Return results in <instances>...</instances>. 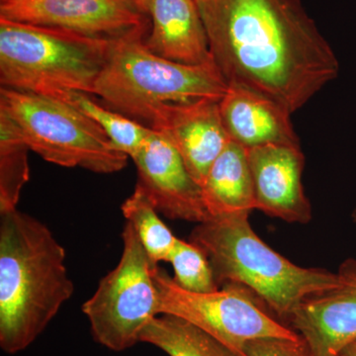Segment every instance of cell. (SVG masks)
I'll use <instances>...</instances> for the list:
<instances>
[{
	"label": "cell",
	"instance_id": "obj_4",
	"mask_svg": "<svg viewBox=\"0 0 356 356\" xmlns=\"http://www.w3.org/2000/svg\"><path fill=\"white\" fill-rule=\"evenodd\" d=\"M113 41L0 18V84L58 100L93 95Z\"/></svg>",
	"mask_w": 356,
	"mask_h": 356
},
{
	"label": "cell",
	"instance_id": "obj_9",
	"mask_svg": "<svg viewBox=\"0 0 356 356\" xmlns=\"http://www.w3.org/2000/svg\"><path fill=\"white\" fill-rule=\"evenodd\" d=\"M0 18L106 40L147 33L151 25L129 0H9L0 3Z\"/></svg>",
	"mask_w": 356,
	"mask_h": 356
},
{
	"label": "cell",
	"instance_id": "obj_6",
	"mask_svg": "<svg viewBox=\"0 0 356 356\" xmlns=\"http://www.w3.org/2000/svg\"><path fill=\"white\" fill-rule=\"evenodd\" d=\"M0 112L15 124L30 151L49 163L99 175L121 172L127 154L69 103L0 88Z\"/></svg>",
	"mask_w": 356,
	"mask_h": 356
},
{
	"label": "cell",
	"instance_id": "obj_5",
	"mask_svg": "<svg viewBox=\"0 0 356 356\" xmlns=\"http://www.w3.org/2000/svg\"><path fill=\"white\" fill-rule=\"evenodd\" d=\"M147 35L136 33L112 42L93 93L108 108L149 126L161 105L226 95L229 84L214 62L191 65L159 57L147 48Z\"/></svg>",
	"mask_w": 356,
	"mask_h": 356
},
{
	"label": "cell",
	"instance_id": "obj_17",
	"mask_svg": "<svg viewBox=\"0 0 356 356\" xmlns=\"http://www.w3.org/2000/svg\"><path fill=\"white\" fill-rule=\"evenodd\" d=\"M140 343L152 344L170 356H238L196 325L166 314L147 323Z\"/></svg>",
	"mask_w": 356,
	"mask_h": 356
},
{
	"label": "cell",
	"instance_id": "obj_23",
	"mask_svg": "<svg viewBox=\"0 0 356 356\" xmlns=\"http://www.w3.org/2000/svg\"><path fill=\"white\" fill-rule=\"evenodd\" d=\"M131 3L133 4L140 13L145 14V15L147 16V13H149V2L151 0H129Z\"/></svg>",
	"mask_w": 356,
	"mask_h": 356
},
{
	"label": "cell",
	"instance_id": "obj_22",
	"mask_svg": "<svg viewBox=\"0 0 356 356\" xmlns=\"http://www.w3.org/2000/svg\"><path fill=\"white\" fill-rule=\"evenodd\" d=\"M245 356H311L305 341L299 339L261 337L248 341L245 346Z\"/></svg>",
	"mask_w": 356,
	"mask_h": 356
},
{
	"label": "cell",
	"instance_id": "obj_1",
	"mask_svg": "<svg viewBox=\"0 0 356 356\" xmlns=\"http://www.w3.org/2000/svg\"><path fill=\"white\" fill-rule=\"evenodd\" d=\"M211 55L229 86L290 113L337 79L339 60L300 0H196Z\"/></svg>",
	"mask_w": 356,
	"mask_h": 356
},
{
	"label": "cell",
	"instance_id": "obj_16",
	"mask_svg": "<svg viewBox=\"0 0 356 356\" xmlns=\"http://www.w3.org/2000/svg\"><path fill=\"white\" fill-rule=\"evenodd\" d=\"M201 189L211 218L250 214L255 209V195L247 149L229 140L211 166Z\"/></svg>",
	"mask_w": 356,
	"mask_h": 356
},
{
	"label": "cell",
	"instance_id": "obj_8",
	"mask_svg": "<svg viewBox=\"0 0 356 356\" xmlns=\"http://www.w3.org/2000/svg\"><path fill=\"white\" fill-rule=\"evenodd\" d=\"M153 278L159 315L184 318L238 356H245V346L252 339L300 337L291 327L269 315L245 288L225 285L212 293L186 291L159 264L154 266Z\"/></svg>",
	"mask_w": 356,
	"mask_h": 356
},
{
	"label": "cell",
	"instance_id": "obj_25",
	"mask_svg": "<svg viewBox=\"0 0 356 356\" xmlns=\"http://www.w3.org/2000/svg\"><path fill=\"white\" fill-rule=\"evenodd\" d=\"M9 1V0H0V3H2V2H6Z\"/></svg>",
	"mask_w": 356,
	"mask_h": 356
},
{
	"label": "cell",
	"instance_id": "obj_2",
	"mask_svg": "<svg viewBox=\"0 0 356 356\" xmlns=\"http://www.w3.org/2000/svg\"><path fill=\"white\" fill-rule=\"evenodd\" d=\"M74 291L65 250L50 229L18 209L0 213V348L31 346Z\"/></svg>",
	"mask_w": 356,
	"mask_h": 356
},
{
	"label": "cell",
	"instance_id": "obj_19",
	"mask_svg": "<svg viewBox=\"0 0 356 356\" xmlns=\"http://www.w3.org/2000/svg\"><path fill=\"white\" fill-rule=\"evenodd\" d=\"M90 96L83 92H72L65 95L62 102L69 103L95 121L115 146L133 159L144 146L153 129L102 106L91 99Z\"/></svg>",
	"mask_w": 356,
	"mask_h": 356
},
{
	"label": "cell",
	"instance_id": "obj_18",
	"mask_svg": "<svg viewBox=\"0 0 356 356\" xmlns=\"http://www.w3.org/2000/svg\"><path fill=\"white\" fill-rule=\"evenodd\" d=\"M29 151L15 124L0 112V213L17 209L30 179Z\"/></svg>",
	"mask_w": 356,
	"mask_h": 356
},
{
	"label": "cell",
	"instance_id": "obj_21",
	"mask_svg": "<svg viewBox=\"0 0 356 356\" xmlns=\"http://www.w3.org/2000/svg\"><path fill=\"white\" fill-rule=\"evenodd\" d=\"M168 262L175 271L178 286L193 293H212L220 289L205 252L191 242L177 238Z\"/></svg>",
	"mask_w": 356,
	"mask_h": 356
},
{
	"label": "cell",
	"instance_id": "obj_11",
	"mask_svg": "<svg viewBox=\"0 0 356 356\" xmlns=\"http://www.w3.org/2000/svg\"><path fill=\"white\" fill-rule=\"evenodd\" d=\"M220 100L206 98L161 105L149 126L172 143L200 186L229 142L222 120Z\"/></svg>",
	"mask_w": 356,
	"mask_h": 356
},
{
	"label": "cell",
	"instance_id": "obj_10",
	"mask_svg": "<svg viewBox=\"0 0 356 356\" xmlns=\"http://www.w3.org/2000/svg\"><path fill=\"white\" fill-rule=\"evenodd\" d=\"M132 159L137 168V184L159 213L168 219L197 224L211 219L200 184L163 134L153 130Z\"/></svg>",
	"mask_w": 356,
	"mask_h": 356
},
{
	"label": "cell",
	"instance_id": "obj_12",
	"mask_svg": "<svg viewBox=\"0 0 356 356\" xmlns=\"http://www.w3.org/2000/svg\"><path fill=\"white\" fill-rule=\"evenodd\" d=\"M339 273V287L306 299L288 321L311 356H339L356 339V261H344Z\"/></svg>",
	"mask_w": 356,
	"mask_h": 356
},
{
	"label": "cell",
	"instance_id": "obj_7",
	"mask_svg": "<svg viewBox=\"0 0 356 356\" xmlns=\"http://www.w3.org/2000/svg\"><path fill=\"white\" fill-rule=\"evenodd\" d=\"M122 242L118 264L100 280L95 294L81 307L93 339L117 353L140 343V332L159 315L153 278L156 264L129 222L122 232Z\"/></svg>",
	"mask_w": 356,
	"mask_h": 356
},
{
	"label": "cell",
	"instance_id": "obj_14",
	"mask_svg": "<svg viewBox=\"0 0 356 356\" xmlns=\"http://www.w3.org/2000/svg\"><path fill=\"white\" fill-rule=\"evenodd\" d=\"M220 111L229 140L245 149L266 145L300 147L291 113L266 96L229 86L220 100Z\"/></svg>",
	"mask_w": 356,
	"mask_h": 356
},
{
	"label": "cell",
	"instance_id": "obj_15",
	"mask_svg": "<svg viewBox=\"0 0 356 356\" xmlns=\"http://www.w3.org/2000/svg\"><path fill=\"white\" fill-rule=\"evenodd\" d=\"M147 16L144 41L154 55L184 65L214 62L196 0H151Z\"/></svg>",
	"mask_w": 356,
	"mask_h": 356
},
{
	"label": "cell",
	"instance_id": "obj_3",
	"mask_svg": "<svg viewBox=\"0 0 356 356\" xmlns=\"http://www.w3.org/2000/svg\"><path fill=\"white\" fill-rule=\"evenodd\" d=\"M207 255L218 285H238L280 320L289 321L306 299L341 284L339 273L296 266L254 233L250 213L211 218L189 236Z\"/></svg>",
	"mask_w": 356,
	"mask_h": 356
},
{
	"label": "cell",
	"instance_id": "obj_13",
	"mask_svg": "<svg viewBox=\"0 0 356 356\" xmlns=\"http://www.w3.org/2000/svg\"><path fill=\"white\" fill-rule=\"evenodd\" d=\"M247 154L255 209L287 222H310L311 204L302 184L305 156L301 147L266 145L247 149Z\"/></svg>",
	"mask_w": 356,
	"mask_h": 356
},
{
	"label": "cell",
	"instance_id": "obj_24",
	"mask_svg": "<svg viewBox=\"0 0 356 356\" xmlns=\"http://www.w3.org/2000/svg\"><path fill=\"white\" fill-rule=\"evenodd\" d=\"M339 356H356V339L346 346Z\"/></svg>",
	"mask_w": 356,
	"mask_h": 356
},
{
	"label": "cell",
	"instance_id": "obj_20",
	"mask_svg": "<svg viewBox=\"0 0 356 356\" xmlns=\"http://www.w3.org/2000/svg\"><path fill=\"white\" fill-rule=\"evenodd\" d=\"M121 210L139 236L153 264L168 262L177 238L159 218L158 210L142 187L136 185L135 191L122 204Z\"/></svg>",
	"mask_w": 356,
	"mask_h": 356
}]
</instances>
